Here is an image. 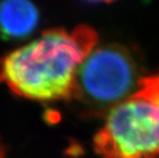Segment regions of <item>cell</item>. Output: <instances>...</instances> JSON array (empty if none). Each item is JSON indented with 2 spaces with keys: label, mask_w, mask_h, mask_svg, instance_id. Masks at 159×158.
Wrapping results in <instances>:
<instances>
[{
  "label": "cell",
  "mask_w": 159,
  "mask_h": 158,
  "mask_svg": "<svg viewBox=\"0 0 159 158\" xmlns=\"http://www.w3.org/2000/svg\"><path fill=\"white\" fill-rule=\"evenodd\" d=\"M85 1L94 2V3H100V2H103V3H110V2L115 1V0H85Z\"/></svg>",
  "instance_id": "6"
},
{
  "label": "cell",
  "mask_w": 159,
  "mask_h": 158,
  "mask_svg": "<svg viewBox=\"0 0 159 158\" xmlns=\"http://www.w3.org/2000/svg\"><path fill=\"white\" fill-rule=\"evenodd\" d=\"M134 96L145 97L159 104V74L143 77Z\"/></svg>",
  "instance_id": "5"
},
{
  "label": "cell",
  "mask_w": 159,
  "mask_h": 158,
  "mask_svg": "<svg viewBox=\"0 0 159 158\" xmlns=\"http://www.w3.org/2000/svg\"><path fill=\"white\" fill-rule=\"evenodd\" d=\"M101 158H159V104L131 96L106 115L93 138Z\"/></svg>",
  "instance_id": "3"
},
{
  "label": "cell",
  "mask_w": 159,
  "mask_h": 158,
  "mask_svg": "<svg viewBox=\"0 0 159 158\" xmlns=\"http://www.w3.org/2000/svg\"><path fill=\"white\" fill-rule=\"evenodd\" d=\"M0 158H4V148L2 147L1 143H0Z\"/></svg>",
  "instance_id": "7"
},
{
  "label": "cell",
  "mask_w": 159,
  "mask_h": 158,
  "mask_svg": "<svg viewBox=\"0 0 159 158\" xmlns=\"http://www.w3.org/2000/svg\"><path fill=\"white\" fill-rule=\"evenodd\" d=\"M39 22L38 9L30 0H0V38L16 41L29 37Z\"/></svg>",
  "instance_id": "4"
},
{
  "label": "cell",
  "mask_w": 159,
  "mask_h": 158,
  "mask_svg": "<svg viewBox=\"0 0 159 158\" xmlns=\"http://www.w3.org/2000/svg\"><path fill=\"white\" fill-rule=\"evenodd\" d=\"M142 74L140 60L127 46H96L80 66L69 102L89 117L107 115L136 93Z\"/></svg>",
  "instance_id": "2"
},
{
  "label": "cell",
  "mask_w": 159,
  "mask_h": 158,
  "mask_svg": "<svg viewBox=\"0 0 159 158\" xmlns=\"http://www.w3.org/2000/svg\"><path fill=\"white\" fill-rule=\"evenodd\" d=\"M97 44L98 33L89 26L46 30L0 58V83L24 99L69 102L80 66Z\"/></svg>",
  "instance_id": "1"
}]
</instances>
